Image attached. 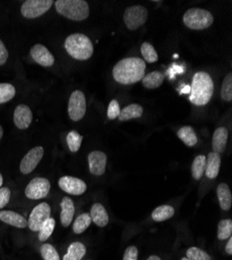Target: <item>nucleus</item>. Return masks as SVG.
Segmentation results:
<instances>
[{
    "label": "nucleus",
    "mask_w": 232,
    "mask_h": 260,
    "mask_svg": "<svg viewBox=\"0 0 232 260\" xmlns=\"http://www.w3.org/2000/svg\"><path fill=\"white\" fill-rule=\"evenodd\" d=\"M16 95L15 86L11 83H0V104L11 101Z\"/></svg>",
    "instance_id": "7c9ffc66"
},
{
    "label": "nucleus",
    "mask_w": 232,
    "mask_h": 260,
    "mask_svg": "<svg viewBox=\"0 0 232 260\" xmlns=\"http://www.w3.org/2000/svg\"><path fill=\"white\" fill-rule=\"evenodd\" d=\"M143 106L137 103H132L123 108L118 119L120 121H129L132 119H138L143 116Z\"/></svg>",
    "instance_id": "4be33fe9"
},
{
    "label": "nucleus",
    "mask_w": 232,
    "mask_h": 260,
    "mask_svg": "<svg viewBox=\"0 0 232 260\" xmlns=\"http://www.w3.org/2000/svg\"><path fill=\"white\" fill-rule=\"evenodd\" d=\"M30 55L32 59L42 67H51L54 63V56L52 53L41 44H36L30 49Z\"/></svg>",
    "instance_id": "4468645a"
},
{
    "label": "nucleus",
    "mask_w": 232,
    "mask_h": 260,
    "mask_svg": "<svg viewBox=\"0 0 232 260\" xmlns=\"http://www.w3.org/2000/svg\"><path fill=\"white\" fill-rule=\"evenodd\" d=\"M147 18H148V10L143 6H132L125 10L124 12V23L128 29L136 30L143 26Z\"/></svg>",
    "instance_id": "423d86ee"
},
{
    "label": "nucleus",
    "mask_w": 232,
    "mask_h": 260,
    "mask_svg": "<svg viewBox=\"0 0 232 260\" xmlns=\"http://www.w3.org/2000/svg\"><path fill=\"white\" fill-rule=\"evenodd\" d=\"M90 172L95 176H101L105 173L107 169L108 157L107 154L101 151H93L88 156Z\"/></svg>",
    "instance_id": "ddd939ff"
},
{
    "label": "nucleus",
    "mask_w": 232,
    "mask_h": 260,
    "mask_svg": "<svg viewBox=\"0 0 232 260\" xmlns=\"http://www.w3.org/2000/svg\"><path fill=\"white\" fill-rule=\"evenodd\" d=\"M228 141V130L225 127H219L216 129L213 136V150L214 152L220 154L226 148Z\"/></svg>",
    "instance_id": "aec40b11"
},
{
    "label": "nucleus",
    "mask_w": 232,
    "mask_h": 260,
    "mask_svg": "<svg viewBox=\"0 0 232 260\" xmlns=\"http://www.w3.org/2000/svg\"><path fill=\"white\" fill-rule=\"evenodd\" d=\"M221 98L224 101L230 102L232 100V74L229 73L225 76L222 88H221Z\"/></svg>",
    "instance_id": "473e14b6"
},
{
    "label": "nucleus",
    "mask_w": 232,
    "mask_h": 260,
    "mask_svg": "<svg viewBox=\"0 0 232 260\" xmlns=\"http://www.w3.org/2000/svg\"><path fill=\"white\" fill-rule=\"evenodd\" d=\"M0 220L8 225H11L20 229L25 228L27 226V221L24 216L12 210L0 211Z\"/></svg>",
    "instance_id": "f3484780"
},
{
    "label": "nucleus",
    "mask_w": 232,
    "mask_h": 260,
    "mask_svg": "<svg viewBox=\"0 0 232 260\" xmlns=\"http://www.w3.org/2000/svg\"><path fill=\"white\" fill-rule=\"evenodd\" d=\"M214 81L212 76L206 72H197L193 77L189 101L194 105H206L214 95Z\"/></svg>",
    "instance_id": "f03ea898"
},
{
    "label": "nucleus",
    "mask_w": 232,
    "mask_h": 260,
    "mask_svg": "<svg viewBox=\"0 0 232 260\" xmlns=\"http://www.w3.org/2000/svg\"><path fill=\"white\" fill-rule=\"evenodd\" d=\"M232 234V221L230 219L222 220L218 226V238L220 241L228 240Z\"/></svg>",
    "instance_id": "72a5a7b5"
},
{
    "label": "nucleus",
    "mask_w": 232,
    "mask_h": 260,
    "mask_svg": "<svg viewBox=\"0 0 232 260\" xmlns=\"http://www.w3.org/2000/svg\"><path fill=\"white\" fill-rule=\"evenodd\" d=\"M217 196L221 208L225 211L229 210L232 205V194L229 186L226 183H221L218 185Z\"/></svg>",
    "instance_id": "412c9836"
},
{
    "label": "nucleus",
    "mask_w": 232,
    "mask_h": 260,
    "mask_svg": "<svg viewBox=\"0 0 232 260\" xmlns=\"http://www.w3.org/2000/svg\"><path fill=\"white\" fill-rule=\"evenodd\" d=\"M55 9L58 14L73 21L86 20L90 15V8L84 0H57Z\"/></svg>",
    "instance_id": "20e7f679"
},
{
    "label": "nucleus",
    "mask_w": 232,
    "mask_h": 260,
    "mask_svg": "<svg viewBox=\"0 0 232 260\" xmlns=\"http://www.w3.org/2000/svg\"><path fill=\"white\" fill-rule=\"evenodd\" d=\"M3 184H4V177L2 175V173H0V187L3 186Z\"/></svg>",
    "instance_id": "c03bdc74"
},
{
    "label": "nucleus",
    "mask_w": 232,
    "mask_h": 260,
    "mask_svg": "<svg viewBox=\"0 0 232 260\" xmlns=\"http://www.w3.org/2000/svg\"><path fill=\"white\" fill-rule=\"evenodd\" d=\"M175 213V209L171 205H161L156 207L152 212V220L155 222H163L171 219Z\"/></svg>",
    "instance_id": "a878e982"
},
{
    "label": "nucleus",
    "mask_w": 232,
    "mask_h": 260,
    "mask_svg": "<svg viewBox=\"0 0 232 260\" xmlns=\"http://www.w3.org/2000/svg\"><path fill=\"white\" fill-rule=\"evenodd\" d=\"M58 185L65 192L73 196H80L87 190L86 182L72 176H62L58 180Z\"/></svg>",
    "instance_id": "f8f14e48"
},
{
    "label": "nucleus",
    "mask_w": 232,
    "mask_h": 260,
    "mask_svg": "<svg viewBox=\"0 0 232 260\" xmlns=\"http://www.w3.org/2000/svg\"><path fill=\"white\" fill-rule=\"evenodd\" d=\"M225 250H226V253H228L229 255L232 254V238L231 237L228 238V243L225 247Z\"/></svg>",
    "instance_id": "a19ab883"
},
{
    "label": "nucleus",
    "mask_w": 232,
    "mask_h": 260,
    "mask_svg": "<svg viewBox=\"0 0 232 260\" xmlns=\"http://www.w3.org/2000/svg\"><path fill=\"white\" fill-rule=\"evenodd\" d=\"M54 228H55V220L52 218L47 219L39 230V241L40 242L47 241L53 233Z\"/></svg>",
    "instance_id": "c85d7f7f"
},
{
    "label": "nucleus",
    "mask_w": 232,
    "mask_h": 260,
    "mask_svg": "<svg viewBox=\"0 0 232 260\" xmlns=\"http://www.w3.org/2000/svg\"><path fill=\"white\" fill-rule=\"evenodd\" d=\"M177 137L187 147H194L197 144V142H198V138L196 136V133L194 132L193 127H191V126H183V127H181L178 130Z\"/></svg>",
    "instance_id": "393cba45"
},
{
    "label": "nucleus",
    "mask_w": 232,
    "mask_h": 260,
    "mask_svg": "<svg viewBox=\"0 0 232 260\" xmlns=\"http://www.w3.org/2000/svg\"><path fill=\"white\" fill-rule=\"evenodd\" d=\"M87 112L86 97L81 91H74L69 99L68 114L72 121H80Z\"/></svg>",
    "instance_id": "6e6552de"
},
{
    "label": "nucleus",
    "mask_w": 232,
    "mask_h": 260,
    "mask_svg": "<svg viewBox=\"0 0 232 260\" xmlns=\"http://www.w3.org/2000/svg\"><path fill=\"white\" fill-rule=\"evenodd\" d=\"M141 53L146 61H148L150 63L155 62L158 60V54L154 47L148 42H145L141 46Z\"/></svg>",
    "instance_id": "c756f323"
},
{
    "label": "nucleus",
    "mask_w": 232,
    "mask_h": 260,
    "mask_svg": "<svg viewBox=\"0 0 232 260\" xmlns=\"http://www.w3.org/2000/svg\"><path fill=\"white\" fill-rule=\"evenodd\" d=\"M65 49L70 56L78 60H87L94 53L92 41L82 34L70 35L65 41Z\"/></svg>",
    "instance_id": "7ed1b4c3"
},
{
    "label": "nucleus",
    "mask_w": 232,
    "mask_h": 260,
    "mask_svg": "<svg viewBox=\"0 0 232 260\" xmlns=\"http://www.w3.org/2000/svg\"><path fill=\"white\" fill-rule=\"evenodd\" d=\"M9 58V51L6 47V45L4 44V42L0 40V66H3L7 62Z\"/></svg>",
    "instance_id": "ea45409f"
},
{
    "label": "nucleus",
    "mask_w": 232,
    "mask_h": 260,
    "mask_svg": "<svg viewBox=\"0 0 232 260\" xmlns=\"http://www.w3.org/2000/svg\"><path fill=\"white\" fill-rule=\"evenodd\" d=\"M60 223L64 227H69L73 221L75 207L72 199L64 197L60 202Z\"/></svg>",
    "instance_id": "dca6fc26"
},
{
    "label": "nucleus",
    "mask_w": 232,
    "mask_h": 260,
    "mask_svg": "<svg viewBox=\"0 0 232 260\" xmlns=\"http://www.w3.org/2000/svg\"><path fill=\"white\" fill-rule=\"evenodd\" d=\"M50 214L51 208L49 204L45 202L40 203L32 209L27 221V226L31 231H39L43 223L50 218Z\"/></svg>",
    "instance_id": "9d476101"
},
{
    "label": "nucleus",
    "mask_w": 232,
    "mask_h": 260,
    "mask_svg": "<svg viewBox=\"0 0 232 260\" xmlns=\"http://www.w3.org/2000/svg\"><path fill=\"white\" fill-rule=\"evenodd\" d=\"M181 260H189V259H188V258H186V257H183Z\"/></svg>",
    "instance_id": "a18cd8bd"
},
{
    "label": "nucleus",
    "mask_w": 232,
    "mask_h": 260,
    "mask_svg": "<svg viewBox=\"0 0 232 260\" xmlns=\"http://www.w3.org/2000/svg\"><path fill=\"white\" fill-rule=\"evenodd\" d=\"M90 216L92 222H94L98 227H105L109 224L110 218L107 209L100 203H95L90 211Z\"/></svg>",
    "instance_id": "6ab92c4d"
},
{
    "label": "nucleus",
    "mask_w": 232,
    "mask_h": 260,
    "mask_svg": "<svg viewBox=\"0 0 232 260\" xmlns=\"http://www.w3.org/2000/svg\"><path fill=\"white\" fill-rule=\"evenodd\" d=\"M41 255L44 260H59V255L55 248L50 244H44L41 247Z\"/></svg>",
    "instance_id": "c9c22d12"
},
{
    "label": "nucleus",
    "mask_w": 232,
    "mask_h": 260,
    "mask_svg": "<svg viewBox=\"0 0 232 260\" xmlns=\"http://www.w3.org/2000/svg\"><path fill=\"white\" fill-rule=\"evenodd\" d=\"M147 260H161V259H160L158 256H156V255H152V256H150Z\"/></svg>",
    "instance_id": "79ce46f5"
},
{
    "label": "nucleus",
    "mask_w": 232,
    "mask_h": 260,
    "mask_svg": "<svg viewBox=\"0 0 232 260\" xmlns=\"http://www.w3.org/2000/svg\"><path fill=\"white\" fill-rule=\"evenodd\" d=\"M11 199V190L8 187H0V209L8 205Z\"/></svg>",
    "instance_id": "4c0bfd02"
},
{
    "label": "nucleus",
    "mask_w": 232,
    "mask_h": 260,
    "mask_svg": "<svg viewBox=\"0 0 232 260\" xmlns=\"http://www.w3.org/2000/svg\"><path fill=\"white\" fill-rule=\"evenodd\" d=\"M206 167V156L198 155L192 165V175L196 180L202 178Z\"/></svg>",
    "instance_id": "cd10ccee"
},
{
    "label": "nucleus",
    "mask_w": 232,
    "mask_h": 260,
    "mask_svg": "<svg viewBox=\"0 0 232 260\" xmlns=\"http://www.w3.org/2000/svg\"><path fill=\"white\" fill-rule=\"evenodd\" d=\"M32 122V113L25 104H20L14 112V123L18 129H26Z\"/></svg>",
    "instance_id": "2eb2a0df"
},
{
    "label": "nucleus",
    "mask_w": 232,
    "mask_h": 260,
    "mask_svg": "<svg viewBox=\"0 0 232 260\" xmlns=\"http://www.w3.org/2000/svg\"><path fill=\"white\" fill-rule=\"evenodd\" d=\"M138 256H139V251L137 247L130 246L125 250L123 260H138Z\"/></svg>",
    "instance_id": "58836bf2"
},
{
    "label": "nucleus",
    "mask_w": 232,
    "mask_h": 260,
    "mask_svg": "<svg viewBox=\"0 0 232 260\" xmlns=\"http://www.w3.org/2000/svg\"><path fill=\"white\" fill-rule=\"evenodd\" d=\"M146 62L139 57H126L116 63L113 69L114 79L121 84H134L145 76Z\"/></svg>",
    "instance_id": "f257e3e1"
},
{
    "label": "nucleus",
    "mask_w": 232,
    "mask_h": 260,
    "mask_svg": "<svg viewBox=\"0 0 232 260\" xmlns=\"http://www.w3.org/2000/svg\"><path fill=\"white\" fill-rule=\"evenodd\" d=\"M50 190V182L43 177L34 178L25 188L26 197L30 200H40L45 198Z\"/></svg>",
    "instance_id": "1a4fd4ad"
},
{
    "label": "nucleus",
    "mask_w": 232,
    "mask_h": 260,
    "mask_svg": "<svg viewBox=\"0 0 232 260\" xmlns=\"http://www.w3.org/2000/svg\"><path fill=\"white\" fill-rule=\"evenodd\" d=\"M3 136H4V128L2 127V125H0V141H2Z\"/></svg>",
    "instance_id": "37998d69"
},
{
    "label": "nucleus",
    "mask_w": 232,
    "mask_h": 260,
    "mask_svg": "<svg viewBox=\"0 0 232 260\" xmlns=\"http://www.w3.org/2000/svg\"><path fill=\"white\" fill-rule=\"evenodd\" d=\"M53 4L52 0H27L21 7V14L26 19H35L47 13Z\"/></svg>",
    "instance_id": "0eeeda50"
},
{
    "label": "nucleus",
    "mask_w": 232,
    "mask_h": 260,
    "mask_svg": "<svg viewBox=\"0 0 232 260\" xmlns=\"http://www.w3.org/2000/svg\"><path fill=\"white\" fill-rule=\"evenodd\" d=\"M83 137L81 135H79L75 130H72L67 136V144L68 147L70 149L71 152L75 153L80 149L81 147V143H82Z\"/></svg>",
    "instance_id": "2f4dec72"
},
{
    "label": "nucleus",
    "mask_w": 232,
    "mask_h": 260,
    "mask_svg": "<svg viewBox=\"0 0 232 260\" xmlns=\"http://www.w3.org/2000/svg\"><path fill=\"white\" fill-rule=\"evenodd\" d=\"M44 156V149L43 147L38 146L29 150L26 155L22 158L20 164V171L22 174L27 175L38 167L40 161Z\"/></svg>",
    "instance_id": "9b49d317"
},
{
    "label": "nucleus",
    "mask_w": 232,
    "mask_h": 260,
    "mask_svg": "<svg viewBox=\"0 0 232 260\" xmlns=\"http://www.w3.org/2000/svg\"><path fill=\"white\" fill-rule=\"evenodd\" d=\"M87 253V248L79 242L72 243L62 260H81Z\"/></svg>",
    "instance_id": "b1692460"
},
{
    "label": "nucleus",
    "mask_w": 232,
    "mask_h": 260,
    "mask_svg": "<svg viewBox=\"0 0 232 260\" xmlns=\"http://www.w3.org/2000/svg\"><path fill=\"white\" fill-rule=\"evenodd\" d=\"M186 258L189 260H212V258L205 251L196 247L189 248L186 251Z\"/></svg>",
    "instance_id": "f704fd0d"
},
{
    "label": "nucleus",
    "mask_w": 232,
    "mask_h": 260,
    "mask_svg": "<svg viewBox=\"0 0 232 260\" xmlns=\"http://www.w3.org/2000/svg\"><path fill=\"white\" fill-rule=\"evenodd\" d=\"M221 167V156L216 152H210L206 157L205 175L209 179H215L218 177Z\"/></svg>",
    "instance_id": "a211bd4d"
},
{
    "label": "nucleus",
    "mask_w": 232,
    "mask_h": 260,
    "mask_svg": "<svg viewBox=\"0 0 232 260\" xmlns=\"http://www.w3.org/2000/svg\"><path fill=\"white\" fill-rule=\"evenodd\" d=\"M121 113V110H120V105H119V102L118 100L114 99L111 101L109 107H108V117L110 120H115L119 117Z\"/></svg>",
    "instance_id": "e433bc0d"
},
{
    "label": "nucleus",
    "mask_w": 232,
    "mask_h": 260,
    "mask_svg": "<svg viewBox=\"0 0 232 260\" xmlns=\"http://www.w3.org/2000/svg\"><path fill=\"white\" fill-rule=\"evenodd\" d=\"M92 223L90 213H81L77 216V219L73 223V231L76 234H81L82 232L86 231Z\"/></svg>",
    "instance_id": "bb28decb"
},
{
    "label": "nucleus",
    "mask_w": 232,
    "mask_h": 260,
    "mask_svg": "<svg viewBox=\"0 0 232 260\" xmlns=\"http://www.w3.org/2000/svg\"><path fill=\"white\" fill-rule=\"evenodd\" d=\"M163 80H164V76L161 72L153 71L149 74L145 75L142 79V82L146 89L153 90V89H157L158 86H160L162 84Z\"/></svg>",
    "instance_id": "5701e85b"
},
{
    "label": "nucleus",
    "mask_w": 232,
    "mask_h": 260,
    "mask_svg": "<svg viewBox=\"0 0 232 260\" xmlns=\"http://www.w3.org/2000/svg\"><path fill=\"white\" fill-rule=\"evenodd\" d=\"M183 23L188 28L194 30H202L212 26L214 23L213 14L199 8L187 10L183 15Z\"/></svg>",
    "instance_id": "39448f33"
}]
</instances>
